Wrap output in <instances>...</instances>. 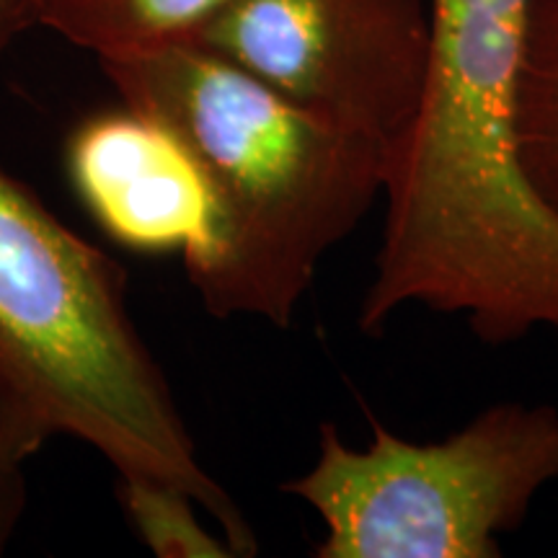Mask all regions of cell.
I'll return each mask as SVG.
<instances>
[{
	"label": "cell",
	"mask_w": 558,
	"mask_h": 558,
	"mask_svg": "<svg viewBox=\"0 0 558 558\" xmlns=\"http://www.w3.org/2000/svg\"><path fill=\"white\" fill-rule=\"evenodd\" d=\"M533 0H429L422 109L388 166L386 220L360 329L422 305L486 344L558 333V215L518 158V81Z\"/></svg>",
	"instance_id": "1"
},
{
	"label": "cell",
	"mask_w": 558,
	"mask_h": 558,
	"mask_svg": "<svg viewBox=\"0 0 558 558\" xmlns=\"http://www.w3.org/2000/svg\"><path fill=\"white\" fill-rule=\"evenodd\" d=\"M99 65L197 171L205 222L184 267L205 311L288 329L324 256L383 199L386 156L199 41Z\"/></svg>",
	"instance_id": "2"
},
{
	"label": "cell",
	"mask_w": 558,
	"mask_h": 558,
	"mask_svg": "<svg viewBox=\"0 0 558 558\" xmlns=\"http://www.w3.org/2000/svg\"><path fill=\"white\" fill-rule=\"evenodd\" d=\"M0 375L52 435L114 465L184 488L218 522L233 556L256 535L202 469L158 360L137 331L128 275L0 169Z\"/></svg>",
	"instance_id": "3"
},
{
	"label": "cell",
	"mask_w": 558,
	"mask_h": 558,
	"mask_svg": "<svg viewBox=\"0 0 558 558\" xmlns=\"http://www.w3.org/2000/svg\"><path fill=\"white\" fill-rule=\"evenodd\" d=\"M369 424L365 450L320 424L316 465L282 486L324 522L318 558H497L501 535L558 481L548 403H494L439 442Z\"/></svg>",
	"instance_id": "4"
},
{
	"label": "cell",
	"mask_w": 558,
	"mask_h": 558,
	"mask_svg": "<svg viewBox=\"0 0 558 558\" xmlns=\"http://www.w3.org/2000/svg\"><path fill=\"white\" fill-rule=\"evenodd\" d=\"M429 0H235L192 41L386 156L422 109Z\"/></svg>",
	"instance_id": "5"
},
{
	"label": "cell",
	"mask_w": 558,
	"mask_h": 558,
	"mask_svg": "<svg viewBox=\"0 0 558 558\" xmlns=\"http://www.w3.org/2000/svg\"><path fill=\"white\" fill-rule=\"evenodd\" d=\"M68 166L81 199L117 241L181 254L197 241L205 222L197 171L171 132L143 111L120 104L88 117L70 137Z\"/></svg>",
	"instance_id": "6"
},
{
	"label": "cell",
	"mask_w": 558,
	"mask_h": 558,
	"mask_svg": "<svg viewBox=\"0 0 558 558\" xmlns=\"http://www.w3.org/2000/svg\"><path fill=\"white\" fill-rule=\"evenodd\" d=\"M235 0H41L37 24L96 60L192 41Z\"/></svg>",
	"instance_id": "7"
},
{
	"label": "cell",
	"mask_w": 558,
	"mask_h": 558,
	"mask_svg": "<svg viewBox=\"0 0 558 558\" xmlns=\"http://www.w3.org/2000/svg\"><path fill=\"white\" fill-rule=\"evenodd\" d=\"M514 132L527 184L558 215V0L530 3Z\"/></svg>",
	"instance_id": "8"
},
{
	"label": "cell",
	"mask_w": 558,
	"mask_h": 558,
	"mask_svg": "<svg viewBox=\"0 0 558 558\" xmlns=\"http://www.w3.org/2000/svg\"><path fill=\"white\" fill-rule=\"evenodd\" d=\"M117 494L140 541L158 558H230L222 535L197 518L199 505L184 488L143 473H117Z\"/></svg>",
	"instance_id": "9"
},
{
	"label": "cell",
	"mask_w": 558,
	"mask_h": 558,
	"mask_svg": "<svg viewBox=\"0 0 558 558\" xmlns=\"http://www.w3.org/2000/svg\"><path fill=\"white\" fill-rule=\"evenodd\" d=\"M52 437L29 401L0 375V556L24 520L29 501L26 469Z\"/></svg>",
	"instance_id": "10"
},
{
	"label": "cell",
	"mask_w": 558,
	"mask_h": 558,
	"mask_svg": "<svg viewBox=\"0 0 558 558\" xmlns=\"http://www.w3.org/2000/svg\"><path fill=\"white\" fill-rule=\"evenodd\" d=\"M39 3L41 0H0V19H3L5 29L13 34V39L37 24Z\"/></svg>",
	"instance_id": "11"
},
{
	"label": "cell",
	"mask_w": 558,
	"mask_h": 558,
	"mask_svg": "<svg viewBox=\"0 0 558 558\" xmlns=\"http://www.w3.org/2000/svg\"><path fill=\"white\" fill-rule=\"evenodd\" d=\"M13 41V34L5 29V24H3V19H0V52L5 50V47H9Z\"/></svg>",
	"instance_id": "12"
}]
</instances>
